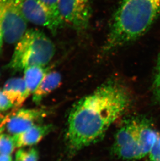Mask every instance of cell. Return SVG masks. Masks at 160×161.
Wrapping results in <instances>:
<instances>
[{"instance_id":"1","label":"cell","mask_w":160,"mask_h":161,"mask_svg":"<svg viewBox=\"0 0 160 161\" xmlns=\"http://www.w3.org/2000/svg\"><path fill=\"white\" fill-rule=\"evenodd\" d=\"M131 96L123 85L109 81L75 104L68 118V148L76 152L98 142L129 108Z\"/></svg>"},{"instance_id":"2","label":"cell","mask_w":160,"mask_h":161,"mask_svg":"<svg viewBox=\"0 0 160 161\" xmlns=\"http://www.w3.org/2000/svg\"><path fill=\"white\" fill-rule=\"evenodd\" d=\"M160 15V0H122L115 11L103 51L110 52L136 40Z\"/></svg>"},{"instance_id":"3","label":"cell","mask_w":160,"mask_h":161,"mask_svg":"<svg viewBox=\"0 0 160 161\" xmlns=\"http://www.w3.org/2000/svg\"><path fill=\"white\" fill-rule=\"evenodd\" d=\"M55 53L54 43L44 32L28 29L18 42L8 67L14 71L31 66L45 67Z\"/></svg>"},{"instance_id":"4","label":"cell","mask_w":160,"mask_h":161,"mask_svg":"<svg viewBox=\"0 0 160 161\" xmlns=\"http://www.w3.org/2000/svg\"><path fill=\"white\" fill-rule=\"evenodd\" d=\"M23 0H0L2 27L4 40L17 43L27 31L28 22L21 9Z\"/></svg>"},{"instance_id":"5","label":"cell","mask_w":160,"mask_h":161,"mask_svg":"<svg viewBox=\"0 0 160 161\" xmlns=\"http://www.w3.org/2000/svg\"><path fill=\"white\" fill-rule=\"evenodd\" d=\"M58 13L62 24L78 32L87 29L91 17L89 0H58Z\"/></svg>"},{"instance_id":"6","label":"cell","mask_w":160,"mask_h":161,"mask_svg":"<svg viewBox=\"0 0 160 161\" xmlns=\"http://www.w3.org/2000/svg\"><path fill=\"white\" fill-rule=\"evenodd\" d=\"M21 9L28 23L46 28L54 35L63 25L60 18L40 0H23Z\"/></svg>"},{"instance_id":"7","label":"cell","mask_w":160,"mask_h":161,"mask_svg":"<svg viewBox=\"0 0 160 161\" xmlns=\"http://www.w3.org/2000/svg\"><path fill=\"white\" fill-rule=\"evenodd\" d=\"M44 116L45 112L41 109L14 110L0 121V133L6 131L13 136L21 134L37 125Z\"/></svg>"},{"instance_id":"8","label":"cell","mask_w":160,"mask_h":161,"mask_svg":"<svg viewBox=\"0 0 160 161\" xmlns=\"http://www.w3.org/2000/svg\"><path fill=\"white\" fill-rule=\"evenodd\" d=\"M112 151L119 158L133 161L142 158L135 135L133 119L120 128L115 136Z\"/></svg>"},{"instance_id":"9","label":"cell","mask_w":160,"mask_h":161,"mask_svg":"<svg viewBox=\"0 0 160 161\" xmlns=\"http://www.w3.org/2000/svg\"><path fill=\"white\" fill-rule=\"evenodd\" d=\"M133 121L135 135L142 158L149 154L160 135L146 119L134 118Z\"/></svg>"},{"instance_id":"10","label":"cell","mask_w":160,"mask_h":161,"mask_svg":"<svg viewBox=\"0 0 160 161\" xmlns=\"http://www.w3.org/2000/svg\"><path fill=\"white\" fill-rule=\"evenodd\" d=\"M3 91L16 108L23 105L29 97L24 78L15 77L6 81Z\"/></svg>"},{"instance_id":"11","label":"cell","mask_w":160,"mask_h":161,"mask_svg":"<svg viewBox=\"0 0 160 161\" xmlns=\"http://www.w3.org/2000/svg\"><path fill=\"white\" fill-rule=\"evenodd\" d=\"M51 125H37L32 126L23 133L13 136L17 147L32 146L39 142L52 129Z\"/></svg>"},{"instance_id":"12","label":"cell","mask_w":160,"mask_h":161,"mask_svg":"<svg viewBox=\"0 0 160 161\" xmlns=\"http://www.w3.org/2000/svg\"><path fill=\"white\" fill-rule=\"evenodd\" d=\"M61 82V76L56 71L47 72L43 79L34 92L32 100L35 103L39 104L44 97L57 88Z\"/></svg>"},{"instance_id":"13","label":"cell","mask_w":160,"mask_h":161,"mask_svg":"<svg viewBox=\"0 0 160 161\" xmlns=\"http://www.w3.org/2000/svg\"><path fill=\"white\" fill-rule=\"evenodd\" d=\"M47 69L43 66H31L24 70V79L28 96L33 94L47 73Z\"/></svg>"},{"instance_id":"14","label":"cell","mask_w":160,"mask_h":161,"mask_svg":"<svg viewBox=\"0 0 160 161\" xmlns=\"http://www.w3.org/2000/svg\"><path fill=\"white\" fill-rule=\"evenodd\" d=\"M16 147V144L13 136L6 134L0 135V154L10 155L14 152Z\"/></svg>"},{"instance_id":"15","label":"cell","mask_w":160,"mask_h":161,"mask_svg":"<svg viewBox=\"0 0 160 161\" xmlns=\"http://www.w3.org/2000/svg\"><path fill=\"white\" fill-rule=\"evenodd\" d=\"M39 153L35 148L20 149L16 153V161H38Z\"/></svg>"},{"instance_id":"16","label":"cell","mask_w":160,"mask_h":161,"mask_svg":"<svg viewBox=\"0 0 160 161\" xmlns=\"http://www.w3.org/2000/svg\"><path fill=\"white\" fill-rule=\"evenodd\" d=\"M154 94L160 102V53L156 66V73L153 81Z\"/></svg>"},{"instance_id":"17","label":"cell","mask_w":160,"mask_h":161,"mask_svg":"<svg viewBox=\"0 0 160 161\" xmlns=\"http://www.w3.org/2000/svg\"><path fill=\"white\" fill-rule=\"evenodd\" d=\"M148 155L149 161H160V136Z\"/></svg>"},{"instance_id":"18","label":"cell","mask_w":160,"mask_h":161,"mask_svg":"<svg viewBox=\"0 0 160 161\" xmlns=\"http://www.w3.org/2000/svg\"><path fill=\"white\" fill-rule=\"evenodd\" d=\"M14 107L12 103L5 94L3 90L0 89V111H6Z\"/></svg>"},{"instance_id":"19","label":"cell","mask_w":160,"mask_h":161,"mask_svg":"<svg viewBox=\"0 0 160 161\" xmlns=\"http://www.w3.org/2000/svg\"><path fill=\"white\" fill-rule=\"evenodd\" d=\"M40 1L41 2H42L44 5H45L48 8H50L53 13H54L55 14L59 17L57 9L58 0H40Z\"/></svg>"},{"instance_id":"20","label":"cell","mask_w":160,"mask_h":161,"mask_svg":"<svg viewBox=\"0 0 160 161\" xmlns=\"http://www.w3.org/2000/svg\"><path fill=\"white\" fill-rule=\"evenodd\" d=\"M3 41L4 40L3 31H2V27L1 15V8H0V50L3 46Z\"/></svg>"},{"instance_id":"21","label":"cell","mask_w":160,"mask_h":161,"mask_svg":"<svg viewBox=\"0 0 160 161\" xmlns=\"http://www.w3.org/2000/svg\"><path fill=\"white\" fill-rule=\"evenodd\" d=\"M12 158L10 155L0 154V161H12Z\"/></svg>"},{"instance_id":"22","label":"cell","mask_w":160,"mask_h":161,"mask_svg":"<svg viewBox=\"0 0 160 161\" xmlns=\"http://www.w3.org/2000/svg\"><path fill=\"white\" fill-rule=\"evenodd\" d=\"M3 117H1V115H0V119H3Z\"/></svg>"}]
</instances>
